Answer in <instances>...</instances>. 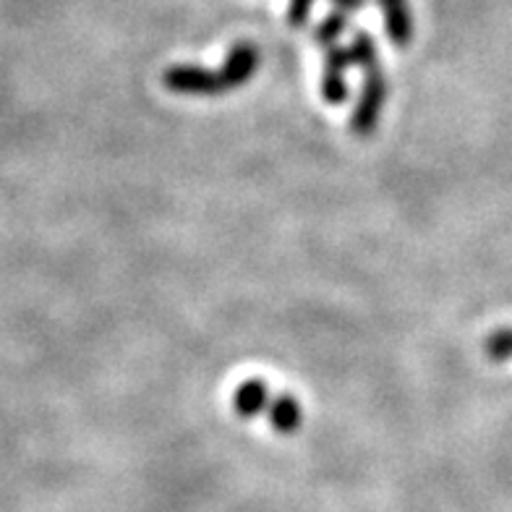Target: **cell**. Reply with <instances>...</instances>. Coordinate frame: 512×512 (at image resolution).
I'll list each match as a JSON object with an SVG mask.
<instances>
[{
	"mask_svg": "<svg viewBox=\"0 0 512 512\" xmlns=\"http://www.w3.org/2000/svg\"><path fill=\"white\" fill-rule=\"evenodd\" d=\"M262 63V53L254 42H236L225 55V63L220 68L202 66H170L162 74V84L176 92V95L194 97H217L230 89L243 87L246 81L254 79Z\"/></svg>",
	"mask_w": 512,
	"mask_h": 512,
	"instance_id": "6da1fadb",
	"label": "cell"
},
{
	"mask_svg": "<svg viewBox=\"0 0 512 512\" xmlns=\"http://www.w3.org/2000/svg\"><path fill=\"white\" fill-rule=\"evenodd\" d=\"M390 97V81L384 76L382 66H371L364 71V87H361V97L353 110L351 128L356 136H371L377 131L382 110Z\"/></svg>",
	"mask_w": 512,
	"mask_h": 512,
	"instance_id": "7a4b0ae2",
	"label": "cell"
},
{
	"mask_svg": "<svg viewBox=\"0 0 512 512\" xmlns=\"http://www.w3.org/2000/svg\"><path fill=\"white\" fill-rule=\"evenodd\" d=\"M353 66L351 53H348V45L340 48V45H332L327 48V63H324L322 74V97L332 105H340V102L348 100V81H345V71Z\"/></svg>",
	"mask_w": 512,
	"mask_h": 512,
	"instance_id": "3957f363",
	"label": "cell"
},
{
	"mask_svg": "<svg viewBox=\"0 0 512 512\" xmlns=\"http://www.w3.org/2000/svg\"><path fill=\"white\" fill-rule=\"evenodd\" d=\"M384 16V29L398 48H405L413 40V14L408 0H379Z\"/></svg>",
	"mask_w": 512,
	"mask_h": 512,
	"instance_id": "277c9868",
	"label": "cell"
},
{
	"mask_svg": "<svg viewBox=\"0 0 512 512\" xmlns=\"http://www.w3.org/2000/svg\"><path fill=\"white\" fill-rule=\"evenodd\" d=\"M270 403L272 395L270 387L264 384V379H246L233 392V411L241 418H254L259 413H267Z\"/></svg>",
	"mask_w": 512,
	"mask_h": 512,
	"instance_id": "5b68a950",
	"label": "cell"
},
{
	"mask_svg": "<svg viewBox=\"0 0 512 512\" xmlns=\"http://www.w3.org/2000/svg\"><path fill=\"white\" fill-rule=\"evenodd\" d=\"M267 418L277 434H293L304 424V408L293 395H277L267 408Z\"/></svg>",
	"mask_w": 512,
	"mask_h": 512,
	"instance_id": "8992f818",
	"label": "cell"
},
{
	"mask_svg": "<svg viewBox=\"0 0 512 512\" xmlns=\"http://www.w3.org/2000/svg\"><path fill=\"white\" fill-rule=\"evenodd\" d=\"M345 27H348V16L340 14V11H335V14L327 16V19H324L322 24L314 29V40H317L324 50L332 48V45L337 42V37L345 32Z\"/></svg>",
	"mask_w": 512,
	"mask_h": 512,
	"instance_id": "52a82bcc",
	"label": "cell"
},
{
	"mask_svg": "<svg viewBox=\"0 0 512 512\" xmlns=\"http://www.w3.org/2000/svg\"><path fill=\"white\" fill-rule=\"evenodd\" d=\"M484 351L486 356L492 358V361H507V358H512V330H499L494 332V335L486 337L484 343Z\"/></svg>",
	"mask_w": 512,
	"mask_h": 512,
	"instance_id": "ba28073f",
	"label": "cell"
},
{
	"mask_svg": "<svg viewBox=\"0 0 512 512\" xmlns=\"http://www.w3.org/2000/svg\"><path fill=\"white\" fill-rule=\"evenodd\" d=\"M311 6H314V0H290L288 8V21L293 27H304L306 19L311 14Z\"/></svg>",
	"mask_w": 512,
	"mask_h": 512,
	"instance_id": "9c48e42d",
	"label": "cell"
},
{
	"mask_svg": "<svg viewBox=\"0 0 512 512\" xmlns=\"http://www.w3.org/2000/svg\"><path fill=\"white\" fill-rule=\"evenodd\" d=\"M332 3H335V8L340 11V14L351 16V14H356L358 8H364L366 0H332Z\"/></svg>",
	"mask_w": 512,
	"mask_h": 512,
	"instance_id": "30bf717a",
	"label": "cell"
}]
</instances>
